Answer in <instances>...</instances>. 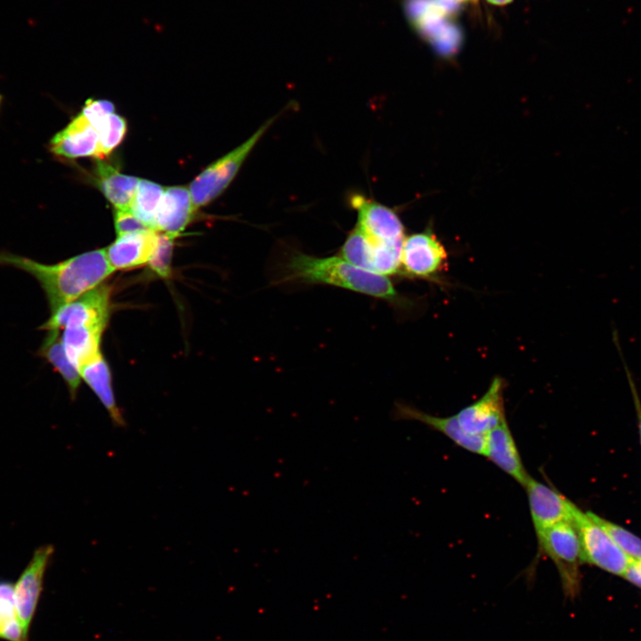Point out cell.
Here are the masks:
<instances>
[{
    "mask_svg": "<svg viewBox=\"0 0 641 641\" xmlns=\"http://www.w3.org/2000/svg\"><path fill=\"white\" fill-rule=\"evenodd\" d=\"M0 265L16 268L34 277L45 294L51 313L98 287L114 272L105 248L50 264L0 251Z\"/></svg>",
    "mask_w": 641,
    "mask_h": 641,
    "instance_id": "6da1fadb",
    "label": "cell"
},
{
    "mask_svg": "<svg viewBox=\"0 0 641 641\" xmlns=\"http://www.w3.org/2000/svg\"><path fill=\"white\" fill-rule=\"evenodd\" d=\"M282 280L339 287L399 306L407 302L387 276L359 268L340 256L317 257L294 252L284 264Z\"/></svg>",
    "mask_w": 641,
    "mask_h": 641,
    "instance_id": "7a4b0ae2",
    "label": "cell"
},
{
    "mask_svg": "<svg viewBox=\"0 0 641 641\" xmlns=\"http://www.w3.org/2000/svg\"><path fill=\"white\" fill-rule=\"evenodd\" d=\"M540 554L556 565L564 595L575 598L580 588V565L583 563L580 538L574 524L564 521L537 536Z\"/></svg>",
    "mask_w": 641,
    "mask_h": 641,
    "instance_id": "3957f363",
    "label": "cell"
},
{
    "mask_svg": "<svg viewBox=\"0 0 641 641\" xmlns=\"http://www.w3.org/2000/svg\"><path fill=\"white\" fill-rule=\"evenodd\" d=\"M273 121L274 118H272L265 122L246 142L209 165L191 182L189 190L196 210L211 202L227 188Z\"/></svg>",
    "mask_w": 641,
    "mask_h": 641,
    "instance_id": "277c9868",
    "label": "cell"
},
{
    "mask_svg": "<svg viewBox=\"0 0 641 641\" xmlns=\"http://www.w3.org/2000/svg\"><path fill=\"white\" fill-rule=\"evenodd\" d=\"M572 523L580 538L583 563L623 576L630 559L597 522L596 515L578 507Z\"/></svg>",
    "mask_w": 641,
    "mask_h": 641,
    "instance_id": "5b68a950",
    "label": "cell"
},
{
    "mask_svg": "<svg viewBox=\"0 0 641 641\" xmlns=\"http://www.w3.org/2000/svg\"><path fill=\"white\" fill-rule=\"evenodd\" d=\"M110 287L101 284L50 313L39 329L46 331L83 326L105 329L110 312Z\"/></svg>",
    "mask_w": 641,
    "mask_h": 641,
    "instance_id": "8992f818",
    "label": "cell"
},
{
    "mask_svg": "<svg viewBox=\"0 0 641 641\" xmlns=\"http://www.w3.org/2000/svg\"><path fill=\"white\" fill-rule=\"evenodd\" d=\"M448 267V254L430 231L405 237L402 247L401 274L417 279L436 280Z\"/></svg>",
    "mask_w": 641,
    "mask_h": 641,
    "instance_id": "52a82bcc",
    "label": "cell"
},
{
    "mask_svg": "<svg viewBox=\"0 0 641 641\" xmlns=\"http://www.w3.org/2000/svg\"><path fill=\"white\" fill-rule=\"evenodd\" d=\"M53 551L52 545L37 548L14 584V598L23 641H28L30 625L43 590L45 573Z\"/></svg>",
    "mask_w": 641,
    "mask_h": 641,
    "instance_id": "ba28073f",
    "label": "cell"
},
{
    "mask_svg": "<svg viewBox=\"0 0 641 641\" xmlns=\"http://www.w3.org/2000/svg\"><path fill=\"white\" fill-rule=\"evenodd\" d=\"M523 487L526 490L536 536L556 523L564 521L572 523L578 507L554 487L540 483L531 475Z\"/></svg>",
    "mask_w": 641,
    "mask_h": 641,
    "instance_id": "9c48e42d",
    "label": "cell"
},
{
    "mask_svg": "<svg viewBox=\"0 0 641 641\" xmlns=\"http://www.w3.org/2000/svg\"><path fill=\"white\" fill-rule=\"evenodd\" d=\"M504 389V379L494 377L481 398L456 414L460 426L468 434L485 435L507 421Z\"/></svg>",
    "mask_w": 641,
    "mask_h": 641,
    "instance_id": "30bf717a",
    "label": "cell"
},
{
    "mask_svg": "<svg viewBox=\"0 0 641 641\" xmlns=\"http://www.w3.org/2000/svg\"><path fill=\"white\" fill-rule=\"evenodd\" d=\"M351 203L358 213L357 225L371 241L403 243L404 227L394 210L360 195H354Z\"/></svg>",
    "mask_w": 641,
    "mask_h": 641,
    "instance_id": "8fae6325",
    "label": "cell"
},
{
    "mask_svg": "<svg viewBox=\"0 0 641 641\" xmlns=\"http://www.w3.org/2000/svg\"><path fill=\"white\" fill-rule=\"evenodd\" d=\"M159 238L156 231L147 230L120 235L105 253L114 271L140 267L150 262Z\"/></svg>",
    "mask_w": 641,
    "mask_h": 641,
    "instance_id": "7c38bea8",
    "label": "cell"
},
{
    "mask_svg": "<svg viewBox=\"0 0 641 641\" xmlns=\"http://www.w3.org/2000/svg\"><path fill=\"white\" fill-rule=\"evenodd\" d=\"M394 416L396 419L420 422L442 433L459 447L475 454H484L485 435L467 433L460 426L456 415L450 417L433 416L412 406L399 402L395 404Z\"/></svg>",
    "mask_w": 641,
    "mask_h": 641,
    "instance_id": "4fadbf2b",
    "label": "cell"
},
{
    "mask_svg": "<svg viewBox=\"0 0 641 641\" xmlns=\"http://www.w3.org/2000/svg\"><path fill=\"white\" fill-rule=\"evenodd\" d=\"M51 151L66 158H99V135L94 126L80 112L50 142Z\"/></svg>",
    "mask_w": 641,
    "mask_h": 641,
    "instance_id": "5bb4252c",
    "label": "cell"
},
{
    "mask_svg": "<svg viewBox=\"0 0 641 641\" xmlns=\"http://www.w3.org/2000/svg\"><path fill=\"white\" fill-rule=\"evenodd\" d=\"M483 455L518 483L524 486L530 475L523 464L507 421L485 434Z\"/></svg>",
    "mask_w": 641,
    "mask_h": 641,
    "instance_id": "9a60e30c",
    "label": "cell"
},
{
    "mask_svg": "<svg viewBox=\"0 0 641 641\" xmlns=\"http://www.w3.org/2000/svg\"><path fill=\"white\" fill-rule=\"evenodd\" d=\"M195 210L188 188H165L156 214V231L176 237L190 223Z\"/></svg>",
    "mask_w": 641,
    "mask_h": 641,
    "instance_id": "2e32d148",
    "label": "cell"
},
{
    "mask_svg": "<svg viewBox=\"0 0 641 641\" xmlns=\"http://www.w3.org/2000/svg\"><path fill=\"white\" fill-rule=\"evenodd\" d=\"M104 329L88 326L63 329L61 342L65 353L78 372L82 367L101 355V339Z\"/></svg>",
    "mask_w": 641,
    "mask_h": 641,
    "instance_id": "e0dca14e",
    "label": "cell"
},
{
    "mask_svg": "<svg viewBox=\"0 0 641 641\" xmlns=\"http://www.w3.org/2000/svg\"><path fill=\"white\" fill-rule=\"evenodd\" d=\"M99 160L96 174L101 191L117 209H130L140 180L121 174L113 164Z\"/></svg>",
    "mask_w": 641,
    "mask_h": 641,
    "instance_id": "ac0fdd59",
    "label": "cell"
},
{
    "mask_svg": "<svg viewBox=\"0 0 641 641\" xmlns=\"http://www.w3.org/2000/svg\"><path fill=\"white\" fill-rule=\"evenodd\" d=\"M79 374L81 379L90 386L100 399L113 422L116 425L124 426L125 420L117 405L112 389L110 369L102 355L82 367Z\"/></svg>",
    "mask_w": 641,
    "mask_h": 641,
    "instance_id": "d6986e66",
    "label": "cell"
},
{
    "mask_svg": "<svg viewBox=\"0 0 641 641\" xmlns=\"http://www.w3.org/2000/svg\"><path fill=\"white\" fill-rule=\"evenodd\" d=\"M412 27L425 37L441 55L451 56L462 43V31L448 17H433L419 20Z\"/></svg>",
    "mask_w": 641,
    "mask_h": 641,
    "instance_id": "ffe728a7",
    "label": "cell"
},
{
    "mask_svg": "<svg viewBox=\"0 0 641 641\" xmlns=\"http://www.w3.org/2000/svg\"><path fill=\"white\" fill-rule=\"evenodd\" d=\"M38 353L45 358L65 381L70 396L74 399L81 383L77 369L69 361L65 353L58 330L47 331Z\"/></svg>",
    "mask_w": 641,
    "mask_h": 641,
    "instance_id": "44dd1931",
    "label": "cell"
},
{
    "mask_svg": "<svg viewBox=\"0 0 641 641\" xmlns=\"http://www.w3.org/2000/svg\"><path fill=\"white\" fill-rule=\"evenodd\" d=\"M164 190L156 183L140 180L130 207L131 212L153 231H156V214Z\"/></svg>",
    "mask_w": 641,
    "mask_h": 641,
    "instance_id": "7402d4cb",
    "label": "cell"
},
{
    "mask_svg": "<svg viewBox=\"0 0 641 641\" xmlns=\"http://www.w3.org/2000/svg\"><path fill=\"white\" fill-rule=\"evenodd\" d=\"M0 639L23 641L14 598V585L6 580H0Z\"/></svg>",
    "mask_w": 641,
    "mask_h": 641,
    "instance_id": "603a6c76",
    "label": "cell"
},
{
    "mask_svg": "<svg viewBox=\"0 0 641 641\" xmlns=\"http://www.w3.org/2000/svg\"><path fill=\"white\" fill-rule=\"evenodd\" d=\"M99 135V158L107 157L123 140L126 122L119 115L111 113L92 124Z\"/></svg>",
    "mask_w": 641,
    "mask_h": 641,
    "instance_id": "cb8c5ba5",
    "label": "cell"
},
{
    "mask_svg": "<svg viewBox=\"0 0 641 641\" xmlns=\"http://www.w3.org/2000/svg\"><path fill=\"white\" fill-rule=\"evenodd\" d=\"M340 257L359 268L370 272L371 244L357 224L345 240L340 249Z\"/></svg>",
    "mask_w": 641,
    "mask_h": 641,
    "instance_id": "d4e9b609",
    "label": "cell"
},
{
    "mask_svg": "<svg viewBox=\"0 0 641 641\" xmlns=\"http://www.w3.org/2000/svg\"><path fill=\"white\" fill-rule=\"evenodd\" d=\"M596 519L630 560L641 561V539L639 537L596 515Z\"/></svg>",
    "mask_w": 641,
    "mask_h": 641,
    "instance_id": "484cf974",
    "label": "cell"
},
{
    "mask_svg": "<svg viewBox=\"0 0 641 641\" xmlns=\"http://www.w3.org/2000/svg\"><path fill=\"white\" fill-rule=\"evenodd\" d=\"M174 239L171 235L159 233L157 247L148 263L150 269L162 278L170 276Z\"/></svg>",
    "mask_w": 641,
    "mask_h": 641,
    "instance_id": "4316f807",
    "label": "cell"
},
{
    "mask_svg": "<svg viewBox=\"0 0 641 641\" xmlns=\"http://www.w3.org/2000/svg\"><path fill=\"white\" fill-rule=\"evenodd\" d=\"M612 338H613V344H614V345H615V348H616V350H617V352H618V353H619V356H620V358H621V362H622V365H623V369H624V372H625V375H626V378H627V380H628L629 386V389H630V393H631V395H632V399H633L635 410H636V412H637V426H638V432H639L640 443H641V400H640V397H639V394H638V391H637V385H636L635 379H634V377H633V374H632V372H631V370H630V369H629V365H628V363H627V361H626V360H625V358H624V354H623V352H622V348H621V343H620L619 332H618V330H617V329H616L615 326H612Z\"/></svg>",
    "mask_w": 641,
    "mask_h": 641,
    "instance_id": "83f0119b",
    "label": "cell"
},
{
    "mask_svg": "<svg viewBox=\"0 0 641 641\" xmlns=\"http://www.w3.org/2000/svg\"><path fill=\"white\" fill-rule=\"evenodd\" d=\"M114 225L116 232L118 236L150 230L142 221H140L130 209L116 208L114 214Z\"/></svg>",
    "mask_w": 641,
    "mask_h": 641,
    "instance_id": "f1b7e54d",
    "label": "cell"
},
{
    "mask_svg": "<svg viewBox=\"0 0 641 641\" xmlns=\"http://www.w3.org/2000/svg\"><path fill=\"white\" fill-rule=\"evenodd\" d=\"M81 113L90 123H93L102 117L114 113V105L106 100L89 99L85 101Z\"/></svg>",
    "mask_w": 641,
    "mask_h": 641,
    "instance_id": "f546056e",
    "label": "cell"
},
{
    "mask_svg": "<svg viewBox=\"0 0 641 641\" xmlns=\"http://www.w3.org/2000/svg\"><path fill=\"white\" fill-rule=\"evenodd\" d=\"M623 577L641 588V561L630 560Z\"/></svg>",
    "mask_w": 641,
    "mask_h": 641,
    "instance_id": "4dcf8cb0",
    "label": "cell"
},
{
    "mask_svg": "<svg viewBox=\"0 0 641 641\" xmlns=\"http://www.w3.org/2000/svg\"><path fill=\"white\" fill-rule=\"evenodd\" d=\"M489 3L495 5H504L510 3L512 0H487Z\"/></svg>",
    "mask_w": 641,
    "mask_h": 641,
    "instance_id": "1f68e13d",
    "label": "cell"
},
{
    "mask_svg": "<svg viewBox=\"0 0 641 641\" xmlns=\"http://www.w3.org/2000/svg\"><path fill=\"white\" fill-rule=\"evenodd\" d=\"M453 1H455V2H457V3L459 4V3H461V2L473 1V0H453Z\"/></svg>",
    "mask_w": 641,
    "mask_h": 641,
    "instance_id": "d6a6232c",
    "label": "cell"
},
{
    "mask_svg": "<svg viewBox=\"0 0 641 641\" xmlns=\"http://www.w3.org/2000/svg\"><path fill=\"white\" fill-rule=\"evenodd\" d=\"M1 102H2V97H1V95H0V106H1Z\"/></svg>",
    "mask_w": 641,
    "mask_h": 641,
    "instance_id": "836d02e7",
    "label": "cell"
}]
</instances>
